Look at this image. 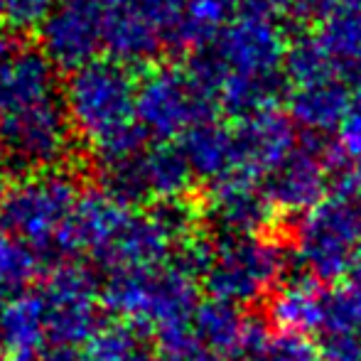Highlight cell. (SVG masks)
<instances>
[{
	"label": "cell",
	"instance_id": "cell-24",
	"mask_svg": "<svg viewBox=\"0 0 361 361\" xmlns=\"http://www.w3.org/2000/svg\"><path fill=\"white\" fill-rule=\"evenodd\" d=\"M233 0H185L177 20L172 47L202 52L233 20Z\"/></svg>",
	"mask_w": 361,
	"mask_h": 361
},
{
	"label": "cell",
	"instance_id": "cell-4",
	"mask_svg": "<svg viewBox=\"0 0 361 361\" xmlns=\"http://www.w3.org/2000/svg\"><path fill=\"white\" fill-rule=\"evenodd\" d=\"M361 243V197L329 192L317 207L300 214L293 228L298 276L317 286H339Z\"/></svg>",
	"mask_w": 361,
	"mask_h": 361
},
{
	"label": "cell",
	"instance_id": "cell-1",
	"mask_svg": "<svg viewBox=\"0 0 361 361\" xmlns=\"http://www.w3.org/2000/svg\"><path fill=\"white\" fill-rule=\"evenodd\" d=\"M138 79L128 67L109 57L76 69L64 81L62 104L79 135L99 165L135 157L145 150V133L135 121Z\"/></svg>",
	"mask_w": 361,
	"mask_h": 361
},
{
	"label": "cell",
	"instance_id": "cell-27",
	"mask_svg": "<svg viewBox=\"0 0 361 361\" xmlns=\"http://www.w3.org/2000/svg\"><path fill=\"white\" fill-rule=\"evenodd\" d=\"M283 72L290 86L300 84H312L319 79H342L337 74V67L329 59L327 49L317 39L314 32H305L298 37H290V47L286 54V64Z\"/></svg>",
	"mask_w": 361,
	"mask_h": 361
},
{
	"label": "cell",
	"instance_id": "cell-41",
	"mask_svg": "<svg viewBox=\"0 0 361 361\" xmlns=\"http://www.w3.org/2000/svg\"><path fill=\"white\" fill-rule=\"evenodd\" d=\"M3 305H5V298L0 295V312H3Z\"/></svg>",
	"mask_w": 361,
	"mask_h": 361
},
{
	"label": "cell",
	"instance_id": "cell-12",
	"mask_svg": "<svg viewBox=\"0 0 361 361\" xmlns=\"http://www.w3.org/2000/svg\"><path fill=\"white\" fill-rule=\"evenodd\" d=\"M342 147L324 135L302 133L286 160L261 182L281 214H305L329 195V177Z\"/></svg>",
	"mask_w": 361,
	"mask_h": 361
},
{
	"label": "cell",
	"instance_id": "cell-23",
	"mask_svg": "<svg viewBox=\"0 0 361 361\" xmlns=\"http://www.w3.org/2000/svg\"><path fill=\"white\" fill-rule=\"evenodd\" d=\"M322 47L327 49L329 59L337 67V74L347 84L361 86V10L357 8H339L329 15L324 23L314 30Z\"/></svg>",
	"mask_w": 361,
	"mask_h": 361
},
{
	"label": "cell",
	"instance_id": "cell-7",
	"mask_svg": "<svg viewBox=\"0 0 361 361\" xmlns=\"http://www.w3.org/2000/svg\"><path fill=\"white\" fill-rule=\"evenodd\" d=\"M286 273L288 251L276 238L214 236V258L202 278V286L212 300L243 307L271 298Z\"/></svg>",
	"mask_w": 361,
	"mask_h": 361
},
{
	"label": "cell",
	"instance_id": "cell-13",
	"mask_svg": "<svg viewBox=\"0 0 361 361\" xmlns=\"http://www.w3.org/2000/svg\"><path fill=\"white\" fill-rule=\"evenodd\" d=\"M39 49L57 72H76L96 62L104 49V15L99 0H59L39 27Z\"/></svg>",
	"mask_w": 361,
	"mask_h": 361
},
{
	"label": "cell",
	"instance_id": "cell-25",
	"mask_svg": "<svg viewBox=\"0 0 361 361\" xmlns=\"http://www.w3.org/2000/svg\"><path fill=\"white\" fill-rule=\"evenodd\" d=\"M84 361H157L152 339L128 324H104L84 347Z\"/></svg>",
	"mask_w": 361,
	"mask_h": 361
},
{
	"label": "cell",
	"instance_id": "cell-29",
	"mask_svg": "<svg viewBox=\"0 0 361 361\" xmlns=\"http://www.w3.org/2000/svg\"><path fill=\"white\" fill-rule=\"evenodd\" d=\"M157 361H209V354L197 339L192 322L177 324L152 337Z\"/></svg>",
	"mask_w": 361,
	"mask_h": 361
},
{
	"label": "cell",
	"instance_id": "cell-20",
	"mask_svg": "<svg viewBox=\"0 0 361 361\" xmlns=\"http://www.w3.org/2000/svg\"><path fill=\"white\" fill-rule=\"evenodd\" d=\"M180 150L190 165L195 180H204L207 185H214L226 177L236 175V138L233 126L212 118L195 126L185 138L180 140Z\"/></svg>",
	"mask_w": 361,
	"mask_h": 361
},
{
	"label": "cell",
	"instance_id": "cell-30",
	"mask_svg": "<svg viewBox=\"0 0 361 361\" xmlns=\"http://www.w3.org/2000/svg\"><path fill=\"white\" fill-rule=\"evenodd\" d=\"M57 5L59 0H8L3 20L18 35L39 32V27L47 23Z\"/></svg>",
	"mask_w": 361,
	"mask_h": 361
},
{
	"label": "cell",
	"instance_id": "cell-37",
	"mask_svg": "<svg viewBox=\"0 0 361 361\" xmlns=\"http://www.w3.org/2000/svg\"><path fill=\"white\" fill-rule=\"evenodd\" d=\"M347 281L352 283V286L361 288V243L359 248L354 251L352 256V263H349V271H347Z\"/></svg>",
	"mask_w": 361,
	"mask_h": 361
},
{
	"label": "cell",
	"instance_id": "cell-15",
	"mask_svg": "<svg viewBox=\"0 0 361 361\" xmlns=\"http://www.w3.org/2000/svg\"><path fill=\"white\" fill-rule=\"evenodd\" d=\"M236 175L263 182L295 150L298 126L283 111H263L233 123Z\"/></svg>",
	"mask_w": 361,
	"mask_h": 361
},
{
	"label": "cell",
	"instance_id": "cell-32",
	"mask_svg": "<svg viewBox=\"0 0 361 361\" xmlns=\"http://www.w3.org/2000/svg\"><path fill=\"white\" fill-rule=\"evenodd\" d=\"M337 133H339L337 145L342 147L344 155L352 162H359L361 160V86L354 89L352 106H349L347 118L339 126Z\"/></svg>",
	"mask_w": 361,
	"mask_h": 361
},
{
	"label": "cell",
	"instance_id": "cell-8",
	"mask_svg": "<svg viewBox=\"0 0 361 361\" xmlns=\"http://www.w3.org/2000/svg\"><path fill=\"white\" fill-rule=\"evenodd\" d=\"M185 0H99L104 15V49L123 67L150 64L172 47Z\"/></svg>",
	"mask_w": 361,
	"mask_h": 361
},
{
	"label": "cell",
	"instance_id": "cell-28",
	"mask_svg": "<svg viewBox=\"0 0 361 361\" xmlns=\"http://www.w3.org/2000/svg\"><path fill=\"white\" fill-rule=\"evenodd\" d=\"M322 337H361V288L339 283L322 290Z\"/></svg>",
	"mask_w": 361,
	"mask_h": 361
},
{
	"label": "cell",
	"instance_id": "cell-26",
	"mask_svg": "<svg viewBox=\"0 0 361 361\" xmlns=\"http://www.w3.org/2000/svg\"><path fill=\"white\" fill-rule=\"evenodd\" d=\"M44 268V256L20 238L0 231V295L5 300L20 295L39 278Z\"/></svg>",
	"mask_w": 361,
	"mask_h": 361
},
{
	"label": "cell",
	"instance_id": "cell-10",
	"mask_svg": "<svg viewBox=\"0 0 361 361\" xmlns=\"http://www.w3.org/2000/svg\"><path fill=\"white\" fill-rule=\"evenodd\" d=\"M74 130L59 99L0 114V155L30 175L52 172L67 160Z\"/></svg>",
	"mask_w": 361,
	"mask_h": 361
},
{
	"label": "cell",
	"instance_id": "cell-34",
	"mask_svg": "<svg viewBox=\"0 0 361 361\" xmlns=\"http://www.w3.org/2000/svg\"><path fill=\"white\" fill-rule=\"evenodd\" d=\"M319 361H361V337H322Z\"/></svg>",
	"mask_w": 361,
	"mask_h": 361
},
{
	"label": "cell",
	"instance_id": "cell-11",
	"mask_svg": "<svg viewBox=\"0 0 361 361\" xmlns=\"http://www.w3.org/2000/svg\"><path fill=\"white\" fill-rule=\"evenodd\" d=\"M192 175L180 145L155 143L128 160L114 162L101 170V187L128 207L140 202L187 200L192 190Z\"/></svg>",
	"mask_w": 361,
	"mask_h": 361
},
{
	"label": "cell",
	"instance_id": "cell-31",
	"mask_svg": "<svg viewBox=\"0 0 361 361\" xmlns=\"http://www.w3.org/2000/svg\"><path fill=\"white\" fill-rule=\"evenodd\" d=\"M261 361H319V352L307 337L276 332L263 347Z\"/></svg>",
	"mask_w": 361,
	"mask_h": 361
},
{
	"label": "cell",
	"instance_id": "cell-17",
	"mask_svg": "<svg viewBox=\"0 0 361 361\" xmlns=\"http://www.w3.org/2000/svg\"><path fill=\"white\" fill-rule=\"evenodd\" d=\"M354 89L344 79H319L290 86L286 96L288 116L302 133L329 135L339 130L352 106Z\"/></svg>",
	"mask_w": 361,
	"mask_h": 361
},
{
	"label": "cell",
	"instance_id": "cell-36",
	"mask_svg": "<svg viewBox=\"0 0 361 361\" xmlns=\"http://www.w3.org/2000/svg\"><path fill=\"white\" fill-rule=\"evenodd\" d=\"M37 361H84V349L74 347H44Z\"/></svg>",
	"mask_w": 361,
	"mask_h": 361
},
{
	"label": "cell",
	"instance_id": "cell-14",
	"mask_svg": "<svg viewBox=\"0 0 361 361\" xmlns=\"http://www.w3.org/2000/svg\"><path fill=\"white\" fill-rule=\"evenodd\" d=\"M276 214L261 182L241 175L209 185L202 207V219L214 228L216 238L266 236Z\"/></svg>",
	"mask_w": 361,
	"mask_h": 361
},
{
	"label": "cell",
	"instance_id": "cell-33",
	"mask_svg": "<svg viewBox=\"0 0 361 361\" xmlns=\"http://www.w3.org/2000/svg\"><path fill=\"white\" fill-rule=\"evenodd\" d=\"M342 5H344V0H290V13H293V18H298L300 23L319 25L332 13H337Z\"/></svg>",
	"mask_w": 361,
	"mask_h": 361
},
{
	"label": "cell",
	"instance_id": "cell-2",
	"mask_svg": "<svg viewBox=\"0 0 361 361\" xmlns=\"http://www.w3.org/2000/svg\"><path fill=\"white\" fill-rule=\"evenodd\" d=\"M81 192L69 172H35L10 187L0 204V231L44 258L72 256V224Z\"/></svg>",
	"mask_w": 361,
	"mask_h": 361
},
{
	"label": "cell",
	"instance_id": "cell-35",
	"mask_svg": "<svg viewBox=\"0 0 361 361\" xmlns=\"http://www.w3.org/2000/svg\"><path fill=\"white\" fill-rule=\"evenodd\" d=\"M233 8L241 10V15L278 20L286 10H290V0H233Z\"/></svg>",
	"mask_w": 361,
	"mask_h": 361
},
{
	"label": "cell",
	"instance_id": "cell-39",
	"mask_svg": "<svg viewBox=\"0 0 361 361\" xmlns=\"http://www.w3.org/2000/svg\"><path fill=\"white\" fill-rule=\"evenodd\" d=\"M0 361H27V359H20V357H10V354H0Z\"/></svg>",
	"mask_w": 361,
	"mask_h": 361
},
{
	"label": "cell",
	"instance_id": "cell-16",
	"mask_svg": "<svg viewBox=\"0 0 361 361\" xmlns=\"http://www.w3.org/2000/svg\"><path fill=\"white\" fill-rule=\"evenodd\" d=\"M57 99V69L39 47L27 42L0 64V114L23 111Z\"/></svg>",
	"mask_w": 361,
	"mask_h": 361
},
{
	"label": "cell",
	"instance_id": "cell-38",
	"mask_svg": "<svg viewBox=\"0 0 361 361\" xmlns=\"http://www.w3.org/2000/svg\"><path fill=\"white\" fill-rule=\"evenodd\" d=\"M10 170H13V167H10L8 160L0 155V204H3V200L8 197L10 187H13V182H10Z\"/></svg>",
	"mask_w": 361,
	"mask_h": 361
},
{
	"label": "cell",
	"instance_id": "cell-40",
	"mask_svg": "<svg viewBox=\"0 0 361 361\" xmlns=\"http://www.w3.org/2000/svg\"><path fill=\"white\" fill-rule=\"evenodd\" d=\"M5 5H8V0H0V20L5 18Z\"/></svg>",
	"mask_w": 361,
	"mask_h": 361
},
{
	"label": "cell",
	"instance_id": "cell-6",
	"mask_svg": "<svg viewBox=\"0 0 361 361\" xmlns=\"http://www.w3.org/2000/svg\"><path fill=\"white\" fill-rule=\"evenodd\" d=\"M288 47L290 37L278 20L236 15L209 47L195 54L190 67L216 94L221 81L283 74Z\"/></svg>",
	"mask_w": 361,
	"mask_h": 361
},
{
	"label": "cell",
	"instance_id": "cell-22",
	"mask_svg": "<svg viewBox=\"0 0 361 361\" xmlns=\"http://www.w3.org/2000/svg\"><path fill=\"white\" fill-rule=\"evenodd\" d=\"M251 317L241 312L236 305L221 302V300H202L192 317V329L197 339L209 354V361L226 359L238 352L248 334Z\"/></svg>",
	"mask_w": 361,
	"mask_h": 361
},
{
	"label": "cell",
	"instance_id": "cell-9",
	"mask_svg": "<svg viewBox=\"0 0 361 361\" xmlns=\"http://www.w3.org/2000/svg\"><path fill=\"white\" fill-rule=\"evenodd\" d=\"M47 327V347L84 349L101 324V290L94 273L76 263H59L47 271L39 288Z\"/></svg>",
	"mask_w": 361,
	"mask_h": 361
},
{
	"label": "cell",
	"instance_id": "cell-5",
	"mask_svg": "<svg viewBox=\"0 0 361 361\" xmlns=\"http://www.w3.org/2000/svg\"><path fill=\"white\" fill-rule=\"evenodd\" d=\"M216 94L195 69L162 64L138 81L135 121L155 143L182 140L195 126L216 118Z\"/></svg>",
	"mask_w": 361,
	"mask_h": 361
},
{
	"label": "cell",
	"instance_id": "cell-18",
	"mask_svg": "<svg viewBox=\"0 0 361 361\" xmlns=\"http://www.w3.org/2000/svg\"><path fill=\"white\" fill-rule=\"evenodd\" d=\"M130 214H133V207L114 200L101 187L81 192L72 224V256L86 253L99 263V258L109 251Z\"/></svg>",
	"mask_w": 361,
	"mask_h": 361
},
{
	"label": "cell",
	"instance_id": "cell-3",
	"mask_svg": "<svg viewBox=\"0 0 361 361\" xmlns=\"http://www.w3.org/2000/svg\"><path fill=\"white\" fill-rule=\"evenodd\" d=\"M101 302L121 324L155 337L170 327L192 322L202 298L195 278L175 263H165L150 271L111 276L101 290Z\"/></svg>",
	"mask_w": 361,
	"mask_h": 361
},
{
	"label": "cell",
	"instance_id": "cell-19",
	"mask_svg": "<svg viewBox=\"0 0 361 361\" xmlns=\"http://www.w3.org/2000/svg\"><path fill=\"white\" fill-rule=\"evenodd\" d=\"M268 327L281 334L307 337L322 329V290L307 278H288L266 300Z\"/></svg>",
	"mask_w": 361,
	"mask_h": 361
},
{
	"label": "cell",
	"instance_id": "cell-21",
	"mask_svg": "<svg viewBox=\"0 0 361 361\" xmlns=\"http://www.w3.org/2000/svg\"><path fill=\"white\" fill-rule=\"evenodd\" d=\"M0 347L3 354L37 361L47 347L44 307L39 290H25L5 300L0 312Z\"/></svg>",
	"mask_w": 361,
	"mask_h": 361
}]
</instances>
